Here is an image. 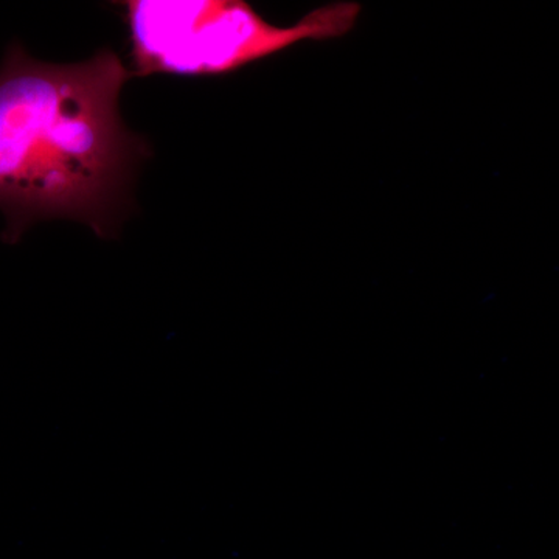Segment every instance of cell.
Here are the masks:
<instances>
[{
	"instance_id": "6da1fadb",
	"label": "cell",
	"mask_w": 559,
	"mask_h": 559,
	"mask_svg": "<svg viewBox=\"0 0 559 559\" xmlns=\"http://www.w3.org/2000/svg\"><path fill=\"white\" fill-rule=\"evenodd\" d=\"M130 69L112 50L51 64L7 50L0 66V210L13 245L46 219H75L116 235L148 142L128 130L119 98Z\"/></svg>"
},
{
	"instance_id": "7a4b0ae2",
	"label": "cell",
	"mask_w": 559,
	"mask_h": 559,
	"mask_svg": "<svg viewBox=\"0 0 559 559\" xmlns=\"http://www.w3.org/2000/svg\"><path fill=\"white\" fill-rule=\"evenodd\" d=\"M123 5L131 79L224 75L301 40L340 38L360 13L358 3L336 2L290 27H275L241 0H128Z\"/></svg>"
}]
</instances>
